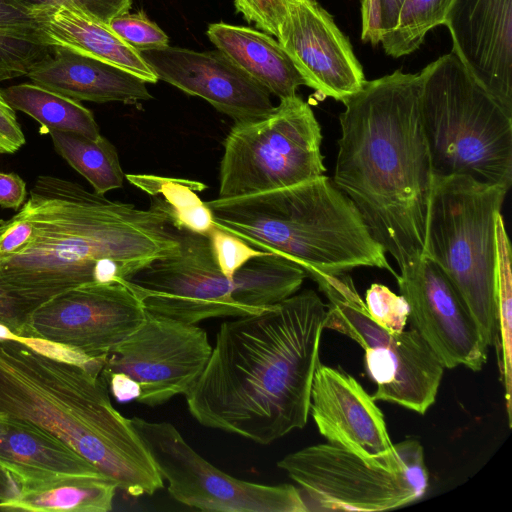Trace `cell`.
Listing matches in <instances>:
<instances>
[{"mask_svg": "<svg viewBox=\"0 0 512 512\" xmlns=\"http://www.w3.org/2000/svg\"><path fill=\"white\" fill-rule=\"evenodd\" d=\"M327 306L310 289L223 322L184 394L204 427L270 444L308 421Z\"/></svg>", "mask_w": 512, "mask_h": 512, "instance_id": "1", "label": "cell"}, {"mask_svg": "<svg viewBox=\"0 0 512 512\" xmlns=\"http://www.w3.org/2000/svg\"><path fill=\"white\" fill-rule=\"evenodd\" d=\"M19 212L33 236L24 250L0 260V283L33 310L85 284L125 280L179 247L181 229L159 197L140 209L41 175Z\"/></svg>", "mask_w": 512, "mask_h": 512, "instance_id": "2", "label": "cell"}, {"mask_svg": "<svg viewBox=\"0 0 512 512\" xmlns=\"http://www.w3.org/2000/svg\"><path fill=\"white\" fill-rule=\"evenodd\" d=\"M420 87L402 70L366 80L339 115L333 182L400 270L422 256L433 186Z\"/></svg>", "mask_w": 512, "mask_h": 512, "instance_id": "3", "label": "cell"}, {"mask_svg": "<svg viewBox=\"0 0 512 512\" xmlns=\"http://www.w3.org/2000/svg\"><path fill=\"white\" fill-rule=\"evenodd\" d=\"M0 413L50 432L130 496L163 487L131 418L113 407L100 373L0 339Z\"/></svg>", "mask_w": 512, "mask_h": 512, "instance_id": "4", "label": "cell"}, {"mask_svg": "<svg viewBox=\"0 0 512 512\" xmlns=\"http://www.w3.org/2000/svg\"><path fill=\"white\" fill-rule=\"evenodd\" d=\"M206 204L216 226L295 262L308 277L342 275L358 267L398 276L353 202L325 175Z\"/></svg>", "mask_w": 512, "mask_h": 512, "instance_id": "5", "label": "cell"}, {"mask_svg": "<svg viewBox=\"0 0 512 512\" xmlns=\"http://www.w3.org/2000/svg\"><path fill=\"white\" fill-rule=\"evenodd\" d=\"M419 112L433 177L512 184V113L451 50L420 73Z\"/></svg>", "mask_w": 512, "mask_h": 512, "instance_id": "6", "label": "cell"}, {"mask_svg": "<svg viewBox=\"0 0 512 512\" xmlns=\"http://www.w3.org/2000/svg\"><path fill=\"white\" fill-rule=\"evenodd\" d=\"M507 191L465 175L433 177L422 253L454 286L488 348L498 339L496 222Z\"/></svg>", "mask_w": 512, "mask_h": 512, "instance_id": "7", "label": "cell"}, {"mask_svg": "<svg viewBox=\"0 0 512 512\" xmlns=\"http://www.w3.org/2000/svg\"><path fill=\"white\" fill-rule=\"evenodd\" d=\"M321 127L301 97L281 99L267 116L235 123L220 162L218 198L296 185L324 175Z\"/></svg>", "mask_w": 512, "mask_h": 512, "instance_id": "8", "label": "cell"}, {"mask_svg": "<svg viewBox=\"0 0 512 512\" xmlns=\"http://www.w3.org/2000/svg\"><path fill=\"white\" fill-rule=\"evenodd\" d=\"M321 291L328 299L324 329L340 332L365 350V366L377 388L374 400L425 414L434 404L444 367L413 328L391 333L369 315L348 276L327 278Z\"/></svg>", "mask_w": 512, "mask_h": 512, "instance_id": "9", "label": "cell"}, {"mask_svg": "<svg viewBox=\"0 0 512 512\" xmlns=\"http://www.w3.org/2000/svg\"><path fill=\"white\" fill-rule=\"evenodd\" d=\"M313 511H385L419 500L428 487L423 449L396 471L374 468L330 443L292 452L277 462Z\"/></svg>", "mask_w": 512, "mask_h": 512, "instance_id": "10", "label": "cell"}, {"mask_svg": "<svg viewBox=\"0 0 512 512\" xmlns=\"http://www.w3.org/2000/svg\"><path fill=\"white\" fill-rule=\"evenodd\" d=\"M170 495L178 502L210 512H307L300 491L291 484L265 485L241 480L198 454L169 422L132 417Z\"/></svg>", "mask_w": 512, "mask_h": 512, "instance_id": "11", "label": "cell"}, {"mask_svg": "<svg viewBox=\"0 0 512 512\" xmlns=\"http://www.w3.org/2000/svg\"><path fill=\"white\" fill-rule=\"evenodd\" d=\"M146 313L197 324L261 312L234 299L238 280L218 267L206 235L181 229L179 247L125 279Z\"/></svg>", "mask_w": 512, "mask_h": 512, "instance_id": "12", "label": "cell"}, {"mask_svg": "<svg viewBox=\"0 0 512 512\" xmlns=\"http://www.w3.org/2000/svg\"><path fill=\"white\" fill-rule=\"evenodd\" d=\"M212 352L205 330L146 313L144 321L106 356L100 375L120 372L140 387L137 402L156 407L185 394Z\"/></svg>", "mask_w": 512, "mask_h": 512, "instance_id": "13", "label": "cell"}, {"mask_svg": "<svg viewBox=\"0 0 512 512\" xmlns=\"http://www.w3.org/2000/svg\"><path fill=\"white\" fill-rule=\"evenodd\" d=\"M145 317L140 300L125 280L90 283L36 308L24 336L49 340L99 359L105 358Z\"/></svg>", "mask_w": 512, "mask_h": 512, "instance_id": "14", "label": "cell"}, {"mask_svg": "<svg viewBox=\"0 0 512 512\" xmlns=\"http://www.w3.org/2000/svg\"><path fill=\"white\" fill-rule=\"evenodd\" d=\"M309 415L328 443L374 468L399 470L423 449L415 439L392 444L373 397L353 376L321 363L312 382Z\"/></svg>", "mask_w": 512, "mask_h": 512, "instance_id": "15", "label": "cell"}, {"mask_svg": "<svg viewBox=\"0 0 512 512\" xmlns=\"http://www.w3.org/2000/svg\"><path fill=\"white\" fill-rule=\"evenodd\" d=\"M409 305L412 328L425 340L444 368L464 366L480 371L487 361L485 345L474 319L442 270L421 258L396 277Z\"/></svg>", "mask_w": 512, "mask_h": 512, "instance_id": "16", "label": "cell"}, {"mask_svg": "<svg viewBox=\"0 0 512 512\" xmlns=\"http://www.w3.org/2000/svg\"><path fill=\"white\" fill-rule=\"evenodd\" d=\"M319 97L343 101L366 81L347 36L316 0H289L276 37Z\"/></svg>", "mask_w": 512, "mask_h": 512, "instance_id": "17", "label": "cell"}, {"mask_svg": "<svg viewBox=\"0 0 512 512\" xmlns=\"http://www.w3.org/2000/svg\"><path fill=\"white\" fill-rule=\"evenodd\" d=\"M140 54L158 80L206 100L235 123L261 119L275 108L269 91L219 50L167 46Z\"/></svg>", "mask_w": 512, "mask_h": 512, "instance_id": "18", "label": "cell"}, {"mask_svg": "<svg viewBox=\"0 0 512 512\" xmlns=\"http://www.w3.org/2000/svg\"><path fill=\"white\" fill-rule=\"evenodd\" d=\"M443 25L452 51L512 113V0H452Z\"/></svg>", "mask_w": 512, "mask_h": 512, "instance_id": "19", "label": "cell"}, {"mask_svg": "<svg viewBox=\"0 0 512 512\" xmlns=\"http://www.w3.org/2000/svg\"><path fill=\"white\" fill-rule=\"evenodd\" d=\"M32 83L76 101L137 103L152 99L146 82L89 55L53 46L27 74Z\"/></svg>", "mask_w": 512, "mask_h": 512, "instance_id": "20", "label": "cell"}, {"mask_svg": "<svg viewBox=\"0 0 512 512\" xmlns=\"http://www.w3.org/2000/svg\"><path fill=\"white\" fill-rule=\"evenodd\" d=\"M30 11L52 47L60 46L97 58L134 74L146 83L158 81L140 52L117 36L107 23L60 5Z\"/></svg>", "mask_w": 512, "mask_h": 512, "instance_id": "21", "label": "cell"}, {"mask_svg": "<svg viewBox=\"0 0 512 512\" xmlns=\"http://www.w3.org/2000/svg\"><path fill=\"white\" fill-rule=\"evenodd\" d=\"M0 463L14 476L18 485L56 474L99 472L50 432L4 413H0Z\"/></svg>", "mask_w": 512, "mask_h": 512, "instance_id": "22", "label": "cell"}, {"mask_svg": "<svg viewBox=\"0 0 512 512\" xmlns=\"http://www.w3.org/2000/svg\"><path fill=\"white\" fill-rule=\"evenodd\" d=\"M206 34L217 50L280 100L297 95L299 86L306 85L288 54L271 35L224 22L210 24Z\"/></svg>", "mask_w": 512, "mask_h": 512, "instance_id": "23", "label": "cell"}, {"mask_svg": "<svg viewBox=\"0 0 512 512\" xmlns=\"http://www.w3.org/2000/svg\"><path fill=\"white\" fill-rule=\"evenodd\" d=\"M118 486L108 476L56 474L19 484L18 495L0 502V510L31 512H108Z\"/></svg>", "mask_w": 512, "mask_h": 512, "instance_id": "24", "label": "cell"}, {"mask_svg": "<svg viewBox=\"0 0 512 512\" xmlns=\"http://www.w3.org/2000/svg\"><path fill=\"white\" fill-rule=\"evenodd\" d=\"M1 91L14 110L34 118L47 131L73 132L89 138L101 135L93 113L80 101L34 83L13 85Z\"/></svg>", "mask_w": 512, "mask_h": 512, "instance_id": "25", "label": "cell"}, {"mask_svg": "<svg viewBox=\"0 0 512 512\" xmlns=\"http://www.w3.org/2000/svg\"><path fill=\"white\" fill-rule=\"evenodd\" d=\"M52 51L30 10L0 0V81L27 76Z\"/></svg>", "mask_w": 512, "mask_h": 512, "instance_id": "26", "label": "cell"}, {"mask_svg": "<svg viewBox=\"0 0 512 512\" xmlns=\"http://www.w3.org/2000/svg\"><path fill=\"white\" fill-rule=\"evenodd\" d=\"M48 133L56 152L92 185L94 192L104 195L122 187L125 174L117 150L107 138L58 130Z\"/></svg>", "mask_w": 512, "mask_h": 512, "instance_id": "27", "label": "cell"}, {"mask_svg": "<svg viewBox=\"0 0 512 512\" xmlns=\"http://www.w3.org/2000/svg\"><path fill=\"white\" fill-rule=\"evenodd\" d=\"M125 178L151 197L162 199L179 229L207 236L213 228L212 212L197 194L205 189L204 184L152 174H128Z\"/></svg>", "mask_w": 512, "mask_h": 512, "instance_id": "28", "label": "cell"}, {"mask_svg": "<svg viewBox=\"0 0 512 512\" xmlns=\"http://www.w3.org/2000/svg\"><path fill=\"white\" fill-rule=\"evenodd\" d=\"M497 237V317L500 344V370L505 389V402L509 426L511 416L512 388V271L511 246L502 215L496 222Z\"/></svg>", "mask_w": 512, "mask_h": 512, "instance_id": "29", "label": "cell"}, {"mask_svg": "<svg viewBox=\"0 0 512 512\" xmlns=\"http://www.w3.org/2000/svg\"><path fill=\"white\" fill-rule=\"evenodd\" d=\"M452 0H405L396 27L381 39L386 55L399 58L416 51L433 28L443 25Z\"/></svg>", "mask_w": 512, "mask_h": 512, "instance_id": "30", "label": "cell"}, {"mask_svg": "<svg viewBox=\"0 0 512 512\" xmlns=\"http://www.w3.org/2000/svg\"><path fill=\"white\" fill-rule=\"evenodd\" d=\"M109 28L138 52L157 50L169 46L166 33L152 22L143 10L122 13L107 23Z\"/></svg>", "mask_w": 512, "mask_h": 512, "instance_id": "31", "label": "cell"}, {"mask_svg": "<svg viewBox=\"0 0 512 512\" xmlns=\"http://www.w3.org/2000/svg\"><path fill=\"white\" fill-rule=\"evenodd\" d=\"M364 303L369 315L381 327L391 333L404 330L410 309L403 295H397L388 287L374 283L367 289Z\"/></svg>", "mask_w": 512, "mask_h": 512, "instance_id": "32", "label": "cell"}, {"mask_svg": "<svg viewBox=\"0 0 512 512\" xmlns=\"http://www.w3.org/2000/svg\"><path fill=\"white\" fill-rule=\"evenodd\" d=\"M207 237L218 267L226 277L231 279L249 260L266 253L215 224Z\"/></svg>", "mask_w": 512, "mask_h": 512, "instance_id": "33", "label": "cell"}, {"mask_svg": "<svg viewBox=\"0 0 512 512\" xmlns=\"http://www.w3.org/2000/svg\"><path fill=\"white\" fill-rule=\"evenodd\" d=\"M289 0H234L235 7L248 23L277 37L288 14Z\"/></svg>", "mask_w": 512, "mask_h": 512, "instance_id": "34", "label": "cell"}, {"mask_svg": "<svg viewBox=\"0 0 512 512\" xmlns=\"http://www.w3.org/2000/svg\"><path fill=\"white\" fill-rule=\"evenodd\" d=\"M28 10L47 6H66L82 11L104 23L122 13L129 12L133 0H15Z\"/></svg>", "mask_w": 512, "mask_h": 512, "instance_id": "35", "label": "cell"}, {"mask_svg": "<svg viewBox=\"0 0 512 512\" xmlns=\"http://www.w3.org/2000/svg\"><path fill=\"white\" fill-rule=\"evenodd\" d=\"M33 236L31 221L18 212L8 220L0 219V260L24 250Z\"/></svg>", "mask_w": 512, "mask_h": 512, "instance_id": "36", "label": "cell"}, {"mask_svg": "<svg viewBox=\"0 0 512 512\" xmlns=\"http://www.w3.org/2000/svg\"><path fill=\"white\" fill-rule=\"evenodd\" d=\"M33 309L14 297L0 283V324L14 334L24 336Z\"/></svg>", "mask_w": 512, "mask_h": 512, "instance_id": "37", "label": "cell"}, {"mask_svg": "<svg viewBox=\"0 0 512 512\" xmlns=\"http://www.w3.org/2000/svg\"><path fill=\"white\" fill-rule=\"evenodd\" d=\"M25 142V135L18 123L15 110L0 90V153L13 154Z\"/></svg>", "mask_w": 512, "mask_h": 512, "instance_id": "38", "label": "cell"}, {"mask_svg": "<svg viewBox=\"0 0 512 512\" xmlns=\"http://www.w3.org/2000/svg\"><path fill=\"white\" fill-rule=\"evenodd\" d=\"M27 196L26 183L16 173L0 170V206L18 209Z\"/></svg>", "mask_w": 512, "mask_h": 512, "instance_id": "39", "label": "cell"}, {"mask_svg": "<svg viewBox=\"0 0 512 512\" xmlns=\"http://www.w3.org/2000/svg\"><path fill=\"white\" fill-rule=\"evenodd\" d=\"M404 2L405 0H376V39L378 45L381 39L396 27Z\"/></svg>", "mask_w": 512, "mask_h": 512, "instance_id": "40", "label": "cell"}, {"mask_svg": "<svg viewBox=\"0 0 512 512\" xmlns=\"http://www.w3.org/2000/svg\"><path fill=\"white\" fill-rule=\"evenodd\" d=\"M102 378L110 387L114 398L119 402L136 401L140 395L138 383L123 373H111Z\"/></svg>", "mask_w": 512, "mask_h": 512, "instance_id": "41", "label": "cell"}, {"mask_svg": "<svg viewBox=\"0 0 512 512\" xmlns=\"http://www.w3.org/2000/svg\"><path fill=\"white\" fill-rule=\"evenodd\" d=\"M361 40L377 46L376 0H361Z\"/></svg>", "mask_w": 512, "mask_h": 512, "instance_id": "42", "label": "cell"}, {"mask_svg": "<svg viewBox=\"0 0 512 512\" xmlns=\"http://www.w3.org/2000/svg\"><path fill=\"white\" fill-rule=\"evenodd\" d=\"M19 485L14 476L0 463V502L15 498Z\"/></svg>", "mask_w": 512, "mask_h": 512, "instance_id": "43", "label": "cell"}]
</instances>
